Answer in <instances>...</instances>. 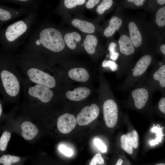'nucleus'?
Masks as SVG:
<instances>
[{
    "label": "nucleus",
    "instance_id": "1",
    "mask_svg": "<svg viewBox=\"0 0 165 165\" xmlns=\"http://www.w3.org/2000/svg\"><path fill=\"white\" fill-rule=\"evenodd\" d=\"M152 61L149 54L144 55L137 61L133 68L129 71L122 86L124 91L129 90L137 85L144 81L146 73Z\"/></svg>",
    "mask_w": 165,
    "mask_h": 165
},
{
    "label": "nucleus",
    "instance_id": "2",
    "mask_svg": "<svg viewBox=\"0 0 165 165\" xmlns=\"http://www.w3.org/2000/svg\"><path fill=\"white\" fill-rule=\"evenodd\" d=\"M156 89L143 82L138 84L129 90L126 103L137 110H141L149 105Z\"/></svg>",
    "mask_w": 165,
    "mask_h": 165
},
{
    "label": "nucleus",
    "instance_id": "3",
    "mask_svg": "<svg viewBox=\"0 0 165 165\" xmlns=\"http://www.w3.org/2000/svg\"><path fill=\"white\" fill-rule=\"evenodd\" d=\"M37 45L42 44L46 49L54 52H59L65 47V42L58 30L53 28H47L40 32L39 39L35 42Z\"/></svg>",
    "mask_w": 165,
    "mask_h": 165
},
{
    "label": "nucleus",
    "instance_id": "4",
    "mask_svg": "<svg viewBox=\"0 0 165 165\" xmlns=\"http://www.w3.org/2000/svg\"><path fill=\"white\" fill-rule=\"evenodd\" d=\"M103 110L106 125L109 128L114 127L118 118V109L116 102L112 98L107 99L104 102Z\"/></svg>",
    "mask_w": 165,
    "mask_h": 165
},
{
    "label": "nucleus",
    "instance_id": "5",
    "mask_svg": "<svg viewBox=\"0 0 165 165\" xmlns=\"http://www.w3.org/2000/svg\"><path fill=\"white\" fill-rule=\"evenodd\" d=\"M27 73L30 79L33 82L50 88H54L56 86L54 78L41 70L35 68H31L28 70Z\"/></svg>",
    "mask_w": 165,
    "mask_h": 165
},
{
    "label": "nucleus",
    "instance_id": "6",
    "mask_svg": "<svg viewBox=\"0 0 165 165\" xmlns=\"http://www.w3.org/2000/svg\"><path fill=\"white\" fill-rule=\"evenodd\" d=\"M3 86L6 93L12 97H15L18 94L20 84L16 77L10 72L4 70L0 73Z\"/></svg>",
    "mask_w": 165,
    "mask_h": 165
},
{
    "label": "nucleus",
    "instance_id": "7",
    "mask_svg": "<svg viewBox=\"0 0 165 165\" xmlns=\"http://www.w3.org/2000/svg\"><path fill=\"white\" fill-rule=\"evenodd\" d=\"M99 112L98 107L95 104L85 106L78 114L76 118L77 123L81 126L88 125L97 117Z\"/></svg>",
    "mask_w": 165,
    "mask_h": 165
},
{
    "label": "nucleus",
    "instance_id": "8",
    "mask_svg": "<svg viewBox=\"0 0 165 165\" xmlns=\"http://www.w3.org/2000/svg\"><path fill=\"white\" fill-rule=\"evenodd\" d=\"M147 85L156 88L157 86L165 87V64L154 70L146 75L143 82Z\"/></svg>",
    "mask_w": 165,
    "mask_h": 165
},
{
    "label": "nucleus",
    "instance_id": "9",
    "mask_svg": "<svg viewBox=\"0 0 165 165\" xmlns=\"http://www.w3.org/2000/svg\"><path fill=\"white\" fill-rule=\"evenodd\" d=\"M28 93L31 96L38 98L45 103L50 101L53 95V92L50 89V88L38 84L29 87Z\"/></svg>",
    "mask_w": 165,
    "mask_h": 165
},
{
    "label": "nucleus",
    "instance_id": "10",
    "mask_svg": "<svg viewBox=\"0 0 165 165\" xmlns=\"http://www.w3.org/2000/svg\"><path fill=\"white\" fill-rule=\"evenodd\" d=\"M77 123L76 119L72 114L65 113L60 116L57 121V127L61 133L66 134L71 132Z\"/></svg>",
    "mask_w": 165,
    "mask_h": 165
},
{
    "label": "nucleus",
    "instance_id": "11",
    "mask_svg": "<svg viewBox=\"0 0 165 165\" xmlns=\"http://www.w3.org/2000/svg\"><path fill=\"white\" fill-rule=\"evenodd\" d=\"M27 29V25L24 21H17L7 28L5 32L6 38L9 42L13 41L24 33Z\"/></svg>",
    "mask_w": 165,
    "mask_h": 165
},
{
    "label": "nucleus",
    "instance_id": "12",
    "mask_svg": "<svg viewBox=\"0 0 165 165\" xmlns=\"http://www.w3.org/2000/svg\"><path fill=\"white\" fill-rule=\"evenodd\" d=\"M90 93V90L89 88L85 87H80L75 88L73 91H68L65 95L70 100L79 101L87 97Z\"/></svg>",
    "mask_w": 165,
    "mask_h": 165
},
{
    "label": "nucleus",
    "instance_id": "13",
    "mask_svg": "<svg viewBox=\"0 0 165 165\" xmlns=\"http://www.w3.org/2000/svg\"><path fill=\"white\" fill-rule=\"evenodd\" d=\"M120 52L127 56L132 54L135 51V49L130 39L126 35H121L119 40Z\"/></svg>",
    "mask_w": 165,
    "mask_h": 165
},
{
    "label": "nucleus",
    "instance_id": "14",
    "mask_svg": "<svg viewBox=\"0 0 165 165\" xmlns=\"http://www.w3.org/2000/svg\"><path fill=\"white\" fill-rule=\"evenodd\" d=\"M21 134L26 140H30L37 134L38 130L35 124L29 121L23 122L21 126Z\"/></svg>",
    "mask_w": 165,
    "mask_h": 165
},
{
    "label": "nucleus",
    "instance_id": "15",
    "mask_svg": "<svg viewBox=\"0 0 165 165\" xmlns=\"http://www.w3.org/2000/svg\"><path fill=\"white\" fill-rule=\"evenodd\" d=\"M68 76L71 79L79 82L87 81L89 77L87 70L82 68H76L70 69L68 73Z\"/></svg>",
    "mask_w": 165,
    "mask_h": 165
},
{
    "label": "nucleus",
    "instance_id": "16",
    "mask_svg": "<svg viewBox=\"0 0 165 165\" xmlns=\"http://www.w3.org/2000/svg\"><path fill=\"white\" fill-rule=\"evenodd\" d=\"M128 28L130 38L133 45L136 47H139L141 44L142 37L137 25L131 21L129 24Z\"/></svg>",
    "mask_w": 165,
    "mask_h": 165
},
{
    "label": "nucleus",
    "instance_id": "17",
    "mask_svg": "<svg viewBox=\"0 0 165 165\" xmlns=\"http://www.w3.org/2000/svg\"><path fill=\"white\" fill-rule=\"evenodd\" d=\"M72 23L73 26L85 33H92L95 30L94 24L87 21L75 19L72 20Z\"/></svg>",
    "mask_w": 165,
    "mask_h": 165
},
{
    "label": "nucleus",
    "instance_id": "18",
    "mask_svg": "<svg viewBox=\"0 0 165 165\" xmlns=\"http://www.w3.org/2000/svg\"><path fill=\"white\" fill-rule=\"evenodd\" d=\"M122 24L121 20L116 16L110 19L109 26L105 30L104 34L107 37L112 36L116 30H118Z\"/></svg>",
    "mask_w": 165,
    "mask_h": 165
},
{
    "label": "nucleus",
    "instance_id": "19",
    "mask_svg": "<svg viewBox=\"0 0 165 165\" xmlns=\"http://www.w3.org/2000/svg\"><path fill=\"white\" fill-rule=\"evenodd\" d=\"M81 39L80 34L75 32L67 33L64 37V40L67 46L72 50L76 48V43L80 42Z\"/></svg>",
    "mask_w": 165,
    "mask_h": 165
},
{
    "label": "nucleus",
    "instance_id": "20",
    "mask_svg": "<svg viewBox=\"0 0 165 165\" xmlns=\"http://www.w3.org/2000/svg\"><path fill=\"white\" fill-rule=\"evenodd\" d=\"M97 40L95 36L88 35L86 36L83 42V46L86 51L90 54H93L95 52Z\"/></svg>",
    "mask_w": 165,
    "mask_h": 165
},
{
    "label": "nucleus",
    "instance_id": "21",
    "mask_svg": "<svg viewBox=\"0 0 165 165\" xmlns=\"http://www.w3.org/2000/svg\"><path fill=\"white\" fill-rule=\"evenodd\" d=\"M160 126L158 125L156 126H154L151 129L152 132H154L156 134V137L155 139L150 141L149 143L151 145L154 146L155 145L158 144L162 141L163 137L164 135L162 133V128H160Z\"/></svg>",
    "mask_w": 165,
    "mask_h": 165
},
{
    "label": "nucleus",
    "instance_id": "22",
    "mask_svg": "<svg viewBox=\"0 0 165 165\" xmlns=\"http://www.w3.org/2000/svg\"><path fill=\"white\" fill-rule=\"evenodd\" d=\"M20 160V158L18 156L4 155L0 158V163L3 165H11L12 163L19 162Z\"/></svg>",
    "mask_w": 165,
    "mask_h": 165
},
{
    "label": "nucleus",
    "instance_id": "23",
    "mask_svg": "<svg viewBox=\"0 0 165 165\" xmlns=\"http://www.w3.org/2000/svg\"><path fill=\"white\" fill-rule=\"evenodd\" d=\"M121 142L122 148L128 154H132L133 147L126 135L123 134L121 136Z\"/></svg>",
    "mask_w": 165,
    "mask_h": 165
},
{
    "label": "nucleus",
    "instance_id": "24",
    "mask_svg": "<svg viewBox=\"0 0 165 165\" xmlns=\"http://www.w3.org/2000/svg\"><path fill=\"white\" fill-rule=\"evenodd\" d=\"M156 22L160 27L165 25V6L159 9L156 14Z\"/></svg>",
    "mask_w": 165,
    "mask_h": 165
},
{
    "label": "nucleus",
    "instance_id": "25",
    "mask_svg": "<svg viewBox=\"0 0 165 165\" xmlns=\"http://www.w3.org/2000/svg\"><path fill=\"white\" fill-rule=\"evenodd\" d=\"M126 135L133 147L137 148L138 145V136L137 131L134 130L128 133Z\"/></svg>",
    "mask_w": 165,
    "mask_h": 165
},
{
    "label": "nucleus",
    "instance_id": "26",
    "mask_svg": "<svg viewBox=\"0 0 165 165\" xmlns=\"http://www.w3.org/2000/svg\"><path fill=\"white\" fill-rule=\"evenodd\" d=\"M11 137V134L7 131H4L0 138V150L3 151L5 150Z\"/></svg>",
    "mask_w": 165,
    "mask_h": 165
},
{
    "label": "nucleus",
    "instance_id": "27",
    "mask_svg": "<svg viewBox=\"0 0 165 165\" xmlns=\"http://www.w3.org/2000/svg\"><path fill=\"white\" fill-rule=\"evenodd\" d=\"M113 3L112 0H102L100 4L97 6L96 11L99 14H101L106 10L109 9Z\"/></svg>",
    "mask_w": 165,
    "mask_h": 165
},
{
    "label": "nucleus",
    "instance_id": "28",
    "mask_svg": "<svg viewBox=\"0 0 165 165\" xmlns=\"http://www.w3.org/2000/svg\"><path fill=\"white\" fill-rule=\"evenodd\" d=\"M86 1V0H65L64 4L66 8L71 9L76 6L84 4Z\"/></svg>",
    "mask_w": 165,
    "mask_h": 165
},
{
    "label": "nucleus",
    "instance_id": "29",
    "mask_svg": "<svg viewBox=\"0 0 165 165\" xmlns=\"http://www.w3.org/2000/svg\"><path fill=\"white\" fill-rule=\"evenodd\" d=\"M116 45L115 43L112 42L110 44L108 47L110 58L113 61L116 60L119 55V53H118L115 52Z\"/></svg>",
    "mask_w": 165,
    "mask_h": 165
},
{
    "label": "nucleus",
    "instance_id": "30",
    "mask_svg": "<svg viewBox=\"0 0 165 165\" xmlns=\"http://www.w3.org/2000/svg\"><path fill=\"white\" fill-rule=\"evenodd\" d=\"M102 65L103 67L109 68L112 72L116 71L118 68V66L116 63L110 60H104Z\"/></svg>",
    "mask_w": 165,
    "mask_h": 165
},
{
    "label": "nucleus",
    "instance_id": "31",
    "mask_svg": "<svg viewBox=\"0 0 165 165\" xmlns=\"http://www.w3.org/2000/svg\"><path fill=\"white\" fill-rule=\"evenodd\" d=\"M94 145L102 152L105 153L107 151V148L105 145L99 138H96L94 140Z\"/></svg>",
    "mask_w": 165,
    "mask_h": 165
},
{
    "label": "nucleus",
    "instance_id": "32",
    "mask_svg": "<svg viewBox=\"0 0 165 165\" xmlns=\"http://www.w3.org/2000/svg\"><path fill=\"white\" fill-rule=\"evenodd\" d=\"M104 160L101 154H96L92 159L89 165H96L97 163L100 164L104 163Z\"/></svg>",
    "mask_w": 165,
    "mask_h": 165
},
{
    "label": "nucleus",
    "instance_id": "33",
    "mask_svg": "<svg viewBox=\"0 0 165 165\" xmlns=\"http://www.w3.org/2000/svg\"><path fill=\"white\" fill-rule=\"evenodd\" d=\"M59 150L60 152L67 156H71L73 154L72 150L63 145H61L59 146Z\"/></svg>",
    "mask_w": 165,
    "mask_h": 165
},
{
    "label": "nucleus",
    "instance_id": "34",
    "mask_svg": "<svg viewBox=\"0 0 165 165\" xmlns=\"http://www.w3.org/2000/svg\"><path fill=\"white\" fill-rule=\"evenodd\" d=\"M11 18V14L8 11L0 8V19L4 21L9 20Z\"/></svg>",
    "mask_w": 165,
    "mask_h": 165
},
{
    "label": "nucleus",
    "instance_id": "35",
    "mask_svg": "<svg viewBox=\"0 0 165 165\" xmlns=\"http://www.w3.org/2000/svg\"><path fill=\"white\" fill-rule=\"evenodd\" d=\"M159 110L165 115V97L161 98L158 104Z\"/></svg>",
    "mask_w": 165,
    "mask_h": 165
},
{
    "label": "nucleus",
    "instance_id": "36",
    "mask_svg": "<svg viewBox=\"0 0 165 165\" xmlns=\"http://www.w3.org/2000/svg\"><path fill=\"white\" fill-rule=\"evenodd\" d=\"M100 2L99 0H89L86 2V6L88 9L93 8L97 4Z\"/></svg>",
    "mask_w": 165,
    "mask_h": 165
},
{
    "label": "nucleus",
    "instance_id": "37",
    "mask_svg": "<svg viewBox=\"0 0 165 165\" xmlns=\"http://www.w3.org/2000/svg\"><path fill=\"white\" fill-rule=\"evenodd\" d=\"M129 2L134 3L136 6H139L142 5L145 1L144 0H128Z\"/></svg>",
    "mask_w": 165,
    "mask_h": 165
},
{
    "label": "nucleus",
    "instance_id": "38",
    "mask_svg": "<svg viewBox=\"0 0 165 165\" xmlns=\"http://www.w3.org/2000/svg\"><path fill=\"white\" fill-rule=\"evenodd\" d=\"M160 50L162 53L165 55V44L163 45L160 46Z\"/></svg>",
    "mask_w": 165,
    "mask_h": 165
},
{
    "label": "nucleus",
    "instance_id": "39",
    "mask_svg": "<svg viewBox=\"0 0 165 165\" xmlns=\"http://www.w3.org/2000/svg\"><path fill=\"white\" fill-rule=\"evenodd\" d=\"M158 4L163 5L165 3V0H157L156 1Z\"/></svg>",
    "mask_w": 165,
    "mask_h": 165
},
{
    "label": "nucleus",
    "instance_id": "40",
    "mask_svg": "<svg viewBox=\"0 0 165 165\" xmlns=\"http://www.w3.org/2000/svg\"><path fill=\"white\" fill-rule=\"evenodd\" d=\"M123 162V160L121 159H119L118 160L116 165H122Z\"/></svg>",
    "mask_w": 165,
    "mask_h": 165
},
{
    "label": "nucleus",
    "instance_id": "41",
    "mask_svg": "<svg viewBox=\"0 0 165 165\" xmlns=\"http://www.w3.org/2000/svg\"><path fill=\"white\" fill-rule=\"evenodd\" d=\"M2 107L1 106V104L0 103V116H1V115L2 114Z\"/></svg>",
    "mask_w": 165,
    "mask_h": 165
},
{
    "label": "nucleus",
    "instance_id": "42",
    "mask_svg": "<svg viewBox=\"0 0 165 165\" xmlns=\"http://www.w3.org/2000/svg\"><path fill=\"white\" fill-rule=\"evenodd\" d=\"M155 165H165V163H160L156 164Z\"/></svg>",
    "mask_w": 165,
    "mask_h": 165
},
{
    "label": "nucleus",
    "instance_id": "43",
    "mask_svg": "<svg viewBox=\"0 0 165 165\" xmlns=\"http://www.w3.org/2000/svg\"><path fill=\"white\" fill-rule=\"evenodd\" d=\"M20 1H22V2H24V1H27V0H20Z\"/></svg>",
    "mask_w": 165,
    "mask_h": 165
}]
</instances>
